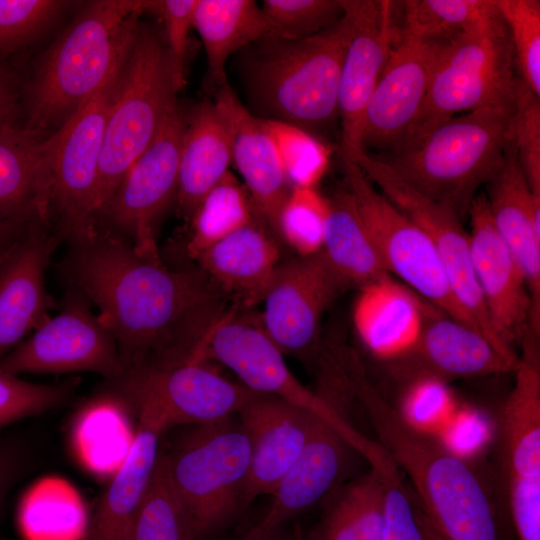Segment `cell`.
<instances>
[{
	"mask_svg": "<svg viewBox=\"0 0 540 540\" xmlns=\"http://www.w3.org/2000/svg\"><path fill=\"white\" fill-rule=\"evenodd\" d=\"M246 188L228 171L196 207L189 223L187 256L197 257L213 244L254 220Z\"/></svg>",
	"mask_w": 540,
	"mask_h": 540,
	"instance_id": "cell-36",
	"label": "cell"
},
{
	"mask_svg": "<svg viewBox=\"0 0 540 540\" xmlns=\"http://www.w3.org/2000/svg\"><path fill=\"white\" fill-rule=\"evenodd\" d=\"M351 28L338 89L340 156L352 161L362 152L366 106L399 32L398 1L340 0Z\"/></svg>",
	"mask_w": 540,
	"mask_h": 540,
	"instance_id": "cell-17",
	"label": "cell"
},
{
	"mask_svg": "<svg viewBox=\"0 0 540 540\" xmlns=\"http://www.w3.org/2000/svg\"><path fill=\"white\" fill-rule=\"evenodd\" d=\"M22 124V83L11 68L0 66V131Z\"/></svg>",
	"mask_w": 540,
	"mask_h": 540,
	"instance_id": "cell-48",
	"label": "cell"
},
{
	"mask_svg": "<svg viewBox=\"0 0 540 540\" xmlns=\"http://www.w3.org/2000/svg\"><path fill=\"white\" fill-rule=\"evenodd\" d=\"M27 465V453L23 447L12 441L0 442V508L3 500L20 478Z\"/></svg>",
	"mask_w": 540,
	"mask_h": 540,
	"instance_id": "cell-49",
	"label": "cell"
},
{
	"mask_svg": "<svg viewBox=\"0 0 540 540\" xmlns=\"http://www.w3.org/2000/svg\"><path fill=\"white\" fill-rule=\"evenodd\" d=\"M65 243L59 277L98 308L124 373L194 360L214 327L238 308L198 266L172 269L143 257L98 223Z\"/></svg>",
	"mask_w": 540,
	"mask_h": 540,
	"instance_id": "cell-1",
	"label": "cell"
},
{
	"mask_svg": "<svg viewBox=\"0 0 540 540\" xmlns=\"http://www.w3.org/2000/svg\"><path fill=\"white\" fill-rule=\"evenodd\" d=\"M316 540H383L381 480L375 469L336 493Z\"/></svg>",
	"mask_w": 540,
	"mask_h": 540,
	"instance_id": "cell-34",
	"label": "cell"
},
{
	"mask_svg": "<svg viewBox=\"0 0 540 540\" xmlns=\"http://www.w3.org/2000/svg\"><path fill=\"white\" fill-rule=\"evenodd\" d=\"M174 95L163 37L139 23L106 122L97 174L96 218L153 139Z\"/></svg>",
	"mask_w": 540,
	"mask_h": 540,
	"instance_id": "cell-7",
	"label": "cell"
},
{
	"mask_svg": "<svg viewBox=\"0 0 540 540\" xmlns=\"http://www.w3.org/2000/svg\"><path fill=\"white\" fill-rule=\"evenodd\" d=\"M69 4L60 0H0V66L40 37Z\"/></svg>",
	"mask_w": 540,
	"mask_h": 540,
	"instance_id": "cell-41",
	"label": "cell"
},
{
	"mask_svg": "<svg viewBox=\"0 0 540 540\" xmlns=\"http://www.w3.org/2000/svg\"><path fill=\"white\" fill-rule=\"evenodd\" d=\"M139 420L131 447L104 490L84 540H128L136 511L159 456V442L168 430L152 410L135 411Z\"/></svg>",
	"mask_w": 540,
	"mask_h": 540,
	"instance_id": "cell-28",
	"label": "cell"
},
{
	"mask_svg": "<svg viewBox=\"0 0 540 540\" xmlns=\"http://www.w3.org/2000/svg\"><path fill=\"white\" fill-rule=\"evenodd\" d=\"M399 29L411 36L449 42L500 16L496 0L398 1Z\"/></svg>",
	"mask_w": 540,
	"mask_h": 540,
	"instance_id": "cell-35",
	"label": "cell"
},
{
	"mask_svg": "<svg viewBox=\"0 0 540 540\" xmlns=\"http://www.w3.org/2000/svg\"><path fill=\"white\" fill-rule=\"evenodd\" d=\"M490 215L519 265L531 300V328L540 336V197L532 193L512 138L504 161L485 185Z\"/></svg>",
	"mask_w": 540,
	"mask_h": 540,
	"instance_id": "cell-23",
	"label": "cell"
},
{
	"mask_svg": "<svg viewBox=\"0 0 540 540\" xmlns=\"http://www.w3.org/2000/svg\"><path fill=\"white\" fill-rule=\"evenodd\" d=\"M59 243L52 228L36 226L0 264V360L50 318L45 274Z\"/></svg>",
	"mask_w": 540,
	"mask_h": 540,
	"instance_id": "cell-22",
	"label": "cell"
},
{
	"mask_svg": "<svg viewBox=\"0 0 540 540\" xmlns=\"http://www.w3.org/2000/svg\"><path fill=\"white\" fill-rule=\"evenodd\" d=\"M375 470L381 480L383 540H424L398 467L390 463Z\"/></svg>",
	"mask_w": 540,
	"mask_h": 540,
	"instance_id": "cell-46",
	"label": "cell"
},
{
	"mask_svg": "<svg viewBox=\"0 0 540 540\" xmlns=\"http://www.w3.org/2000/svg\"><path fill=\"white\" fill-rule=\"evenodd\" d=\"M434 309L387 275L359 288L352 320L365 348L378 360L390 363L412 351Z\"/></svg>",
	"mask_w": 540,
	"mask_h": 540,
	"instance_id": "cell-26",
	"label": "cell"
},
{
	"mask_svg": "<svg viewBox=\"0 0 540 540\" xmlns=\"http://www.w3.org/2000/svg\"><path fill=\"white\" fill-rule=\"evenodd\" d=\"M447 42L398 32L365 109L361 147L380 157L399 149L425 101Z\"/></svg>",
	"mask_w": 540,
	"mask_h": 540,
	"instance_id": "cell-16",
	"label": "cell"
},
{
	"mask_svg": "<svg viewBox=\"0 0 540 540\" xmlns=\"http://www.w3.org/2000/svg\"><path fill=\"white\" fill-rule=\"evenodd\" d=\"M351 162L429 237L467 324L503 353L517 357V352L500 341L490 324L472 266L469 233L462 225V218L410 186L378 158L362 151Z\"/></svg>",
	"mask_w": 540,
	"mask_h": 540,
	"instance_id": "cell-12",
	"label": "cell"
},
{
	"mask_svg": "<svg viewBox=\"0 0 540 540\" xmlns=\"http://www.w3.org/2000/svg\"><path fill=\"white\" fill-rule=\"evenodd\" d=\"M35 225L25 222L0 223V256L24 238Z\"/></svg>",
	"mask_w": 540,
	"mask_h": 540,
	"instance_id": "cell-50",
	"label": "cell"
},
{
	"mask_svg": "<svg viewBox=\"0 0 540 540\" xmlns=\"http://www.w3.org/2000/svg\"><path fill=\"white\" fill-rule=\"evenodd\" d=\"M513 140L532 193L540 197V98L526 86L514 110Z\"/></svg>",
	"mask_w": 540,
	"mask_h": 540,
	"instance_id": "cell-47",
	"label": "cell"
},
{
	"mask_svg": "<svg viewBox=\"0 0 540 540\" xmlns=\"http://www.w3.org/2000/svg\"><path fill=\"white\" fill-rule=\"evenodd\" d=\"M468 216L475 278L490 324L509 349L516 351L532 333L531 300L525 277L493 223L485 193L474 198Z\"/></svg>",
	"mask_w": 540,
	"mask_h": 540,
	"instance_id": "cell-19",
	"label": "cell"
},
{
	"mask_svg": "<svg viewBox=\"0 0 540 540\" xmlns=\"http://www.w3.org/2000/svg\"><path fill=\"white\" fill-rule=\"evenodd\" d=\"M274 239L254 220L202 252L201 268L238 307L263 301L279 266Z\"/></svg>",
	"mask_w": 540,
	"mask_h": 540,
	"instance_id": "cell-30",
	"label": "cell"
},
{
	"mask_svg": "<svg viewBox=\"0 0 540 540\" xmlns=\"http://www.w3.org/2000/svg\"><path fill=\"white\" fill-rule=\"evenodd\" d=\"M342 433L321 419L298 459L271 494L270 507L245 538L271 534L337 488L352 452ZM357 453V452H356Z\"/></svg>",
	"mask_w": 540,
	"mask_h": 540,
	"instance_id": "cell-24",
	"label": "cell"
},
{
	"mask_svg": "<svg viewBox=\"0 0 540 540\" xmlns=\"http://www.w3.org/2000/svg\"><path fill=\"white\" fill-rule=\"evenodd\" d=\"M232 130V161L246 184L254 212L277 233L280 211L291 191L275 146L261 118L253 116L230 86L214 92Z\"/></svg>",
	"mask_w": 540,
	"mask_h": 540,
	"instance_id": "cell-27",
	"label": "cell"
},
{
	"mask_svg": "<svg viewBox=\"0 0 540 540\" xmlns=\"http://www.w3.org/2000/svg\"><path fill=\"white\" fill-rule=\"evenodd\" d=\"M237 309L214 327L195 360L217 361L233 371L248 389L317 414L345 431L350 423L339 410L326 397L304 386L261 325L238 318Z\"/></svg>",
	"mask_w": 540,
	"mask_h": 540,
	"instance_id": "cell-15",
	"label": "cell"
},
{
	"mask_svg": "<svg viewBox=\"0 0 540 540\" xmlns=\"http://www.w3.org/2000/svg\"><path fill=\"white\" fill-rule=\"evenodd\" d=\"M347 289L321 251L279 265L262 301L261 327L283 354L307 356L324 312Z\"/></svg>",
	"mask_w": 540,
	"mask_h": 540,
	"instance_id": "cell-18",
	"label": "cell"
},
{
	"mask_svg": "<svg viewBox=\"0 0 540 540\" xmlns=\"http://www.w3.org/2000/svg\"><path fill=\"white\" fill-rule=\"evenodd\" d=\"M290 187L315 188L327 164V149L306 130L280 120L261 118Z\"/></svg>",
	"mask_w": 540,
	"mask_h": 540,
	"instance_id": "cell-39",
	"label": "cell"
},
{
	"mask_svg": "<svg viewBox=\"0 0 540 540\" xmlns=\"http://www.w3.org/2000/svg\"><path fill=\"white\" fill-rule=\"evenodd\" d=\"M327 214V199L315 188L292 187L280 211L277 234L299 257L321 251Z\"/></svg>",
	"mask_w": 540,
	"mask_h": 540,
	"instance_id": "cell-40",
	"label": "cell"
},
{
	"mask_svg": "<svg viewBox=\"0 0 540 540\" xmlns=\"http://www.w3.org/2000/svg\"><path fill=\"white\" fill-rule=\"evenodd\" d=\"M127 403L109 386L81 410L77 428L74 429V445L81 460L94 471L113 470L107 454L114 464L122 463L115 454L125 458L116 445L129 451L135 430L130 429L127 418L121 414L128 409Z\"/></svg>",
	"mask_w": 540,
	"mask_h": 540,
	"instance_id": "cell-33",
	"label": "cell"
},
{
	"mask_svg": "<svg viewBox=\"0 0 540 540\" xmlns=\"http://www.w3.org/2000/svg\"><path fill=\"white\" fill-rule=\"evenodd\" d=\"M13 246H14V245H13ZM13 246H12V247H13ZM12 247H11V248H12ZM11 248H10V249H11ZM10 249L7 250L5 253H3V254L0 256V264L4 261V259L6 258L7 254L9 253Z\"/></svg>",
	"mask_w": 540,
	"mask_h": 540,
	"instance_id": "cell-53",
	"label": "cell"
},
{
	"mask_svg": "<svg viewBox=\"0 0 540 540\" xmlns=\"http://www.w3.org/2000/svg\"><path fill=\"white\" fill-rule=\"evenodd\" d=\"M327 199L321 252L348 288L390 275L358 213L350 190H336Z\"/></svg>",
	"mask_w": 540,
	"mask_h": 540,
	"instance_id": "cell-32",
	"label": "cell"
},
{
	"mask_svg": "<svg viewBox=\"0 0 540 540\" xmlns=\"http://www.w3.org/2000/svg\"><path fill=\"white\" fill-rule=\"evenodd\" d=\"M208 361L183 363L124 373L106 381L129 408L147 407L167 429L176 425H206L238 415L261 395L214 371Z\"/></svg>",
	"mask_w": 540,
	"mask_h": 540,
	"instance_id": "cell-14",
	"label": "cell"
},
{
	"mask_svg": "<svg viewBox=\"0 0 540 540\" xmlns=\"http://www.w3.org/2000/svg\"><path fill=\"white\" fill-rule=\"evenodd\" d=\"M51 134L22 125L0 131V223L52 228Z\"/></svg>",
	"mask_w": 540,
	"mask_h": 540,
	"instance_id": "cell-25",
	"label": "cell"
},
{
	"mask_svg": "<svg viewBox=\"0 0 540 540\" xmlns=\"http://www.w3.org/2000/svg\"><path fill=\"white\" fill-rule=\"evenodd\" d=\"M0 370L62 374L93 372L106 381L124 374L116 341L78 289L66 286L61 310L0 360Z\"/></svg>",
	"mask_w": 540,
	"mask_h": 540,
	"instance_id": "cell-13",
	"label": "cell"
},
{
	"mask_svg": "<svg viewBox=\"0 0 540 540\" xmlns=\"http://www.w3.org/2000/svg\"><path fill=\"white\" fill-rule=\"evenodd\" d=\"M343 388L363 406L378 443L417 491L419 509L446 540H499L488 489L463 458L412 425L370 382L350 349L339 359Z\"/></svg>",
	"mask_w": 540,
	"mask_h": 540,
	"instance_id": "cell-2",
	"label": "cell"
},
{
	"mask_svg": "<svg viewBox=\"0 0 540 540\" xmlns=\"http://www.w3.org/2000/svg\"><path fill=\"white\" fill-rule=\"evenodd\" d=\"M18 521L25 540H84L88 528L76 496H43L38 486L22 500Z\"/></svg>",
	"mask_w": 540,
	"mask_h": 540,
	"instance_id": "cell-38",
	"label": "cell"
},
{
	"mask_svg": "<svg viewBox=\"0 0 540 540\" xmlns=\"http://www.w3.org/2000/svg\"><path fill=\"white\" fill-rule=\"evenodd\" d=\"M129 50L89 101L51 134L52 230L61 242L96 224L97 174L104 132Z\"/></svg>",
	"mask_w": 540,
	"mask_h": 540,
	"instance_id": "cell-9",
	"label": "cell"
},
{
	"mask_svg": "<svg viewBox=\"0 0 540 540\" xmlns=\"http://www.w3.org/2000/svg\"><path fill=\"white\" fill-rule=\"evenodd\" d=\"M192 22L205 48L207 79L214 92L227 84L229 57L270 33L262 8L252 0H196Z\"/></svg>",
	"mask_w": 540,
	"mask_h": 540,
	"instance_id": "cell-31",
	"label": "cell"
},
{
	"mask_svg": "<svg viewBox=\"0 0 540 540\" xmlns=\"http://www.w3.org/2000/svg\"><path fill=\"white\" fill-rule=\"evenodd\" d=\"M78 383L73 378L64 383L38 384L0 370V427L63 405Z\"/></svg>",
	"mask_w": 540,
	"mask_h": 540,
	"instance_id": "cell-44",
	"label": "cell"
},
{
	"mask_svg": "<svg viewBox=\"0 0 540 540\" xmlns=\"http://www.w3.org/2000/svg\"><path fill=\"white\" fill-rule=\"evenodd\" d=\"M416 516L420 525L424 540H446L429 522L419 507L415 505Z\"/></svg>",
	"mask_w": 540,
	"mask_h": 540,
	"instance_id": "cell-51",
	"label": "cell"
},
{
	"mask_svg": "<svg viewBox=\"0 0 540 540\" xmlns=\"http://www.w3.org/2000/svg\"><path fill=\"white\" fill-rule=\"evenodd\" d=\"M524 86L500 15L446 43L423 106L393 153L411 147L456 115L482 109H514Z\"/></svg>",
	"mask_w": 540,
	"mask_h": 540,
	"instance_id": "cell-6",
	"label": "cell"
},
{
	"mask_svg": "<svg viewBox=\"0 0 540 540\" xmlns=\"http://www.w3.org/2000/svg\"><path fill=\"white\" fill-rule=\"evenodd\" d=\"M496 2L509 33L521 80L540 98V1Z\"/></svg>",
	"mask_w": 540,
	"mask_h": 540,
	"instance_id": "cell-42",
	"label": "cell"
},
{
	"mask_svg": "<svg viewBox=\"0 0 540 540\" xmlns=\"http://www.w3.org/2000/svg\"><path fill=\"white\" fill-rule=\"evenodd\" d=\"M250 455L249 436L233 417L193 426L164 453L169 479L198 538L242 505Z\"/></svg>",
	"mask_w": 540,
	"mask_h": 540,
	"instance_id": "cell-8",
	"label": "cell"
},
{
	"mask_svg": "<svg viewBox=\"0 0 540 540\" xmlns=\"http://www.w3.org/2000/svg\"><path fill=\"white\" fill-rule=\"evenodd\" d=\"M184 120L175 202L188 222L201 200L229 171L232 130L215 100L199 103Z\"/></svg>",
	"mask_w": 540,
	"mask_h": 540,
	"instance_id": "cell-29",
	"label": "cell"
},
{
	"mask_svg": "<svg viewBox=\"0 0 540 540\" xmlns=\"http://www.w3.org/2000/svg\"><path fill=\"white\" fill-rule=\"evenodd\" d=\"M321 419L317 414L265 394L240 410L238 420L251 444L242 505L273 493Z\"/></svg>",
	"mask_w": 540,
	"mask_h": 540,
	"instance_id": "cell-21",
	"label": "cell"
},
{
	"mask_svg": "<svg viewBox=\"0 0 540 540\" xmlns=\"http://www.w3.org/2000/svg\"><path fill=\"white\" fill-rule=\"evenodd\" d=\"M243 540H304L300 532H295L292 534H281L279 531H275L271 534L256 537V538H243Z\"/></svg>",
	"mask_w": 540,
	"mask_h": 540,
	"instance_id": "cell-52",
	"label": "cell"
},
{
	"mask_svg": "<svg viewBox=\"0 0 540 540\" xmlns=\"http://www.w3.org/2000/svg\"><path fill=\"white\" fill-rule=\"evenodd\" d=\"M190 518L169 479L164 453H159L128 540H197Z\"/></svg>",
	"mask_w": 540,
	"mask_h": 540,
	"instance_id": "cell-37",
	"label": "cell"
},
{
	"mask_svg": "<svg viewBox=\"0 0 540 540\" xmlns=\"http://www.w3.org/2000/svg\"><path fill=\"white\" fill-rule=\"evenodd\" d=\"M514 109H482L438 124L411 147L376 157L462 219L478 189L501 167L513 138Z\"/></svg>",
	"mask_w": 540,
	"mask_h": 540,
	"instance_id": "cell-5",
	"label": "cell"
},
{
	"mask_svg": "<svg viewBox=\"0 0 540 540\" xmlns=\"http://www.w3.org/2000/svg\"><path fill=\"white\" fill-rule=\"evenodd\" d=\"M267 39L301 40L334 25L343 16L340 0H264Z\"/></svg>",
	"mask_w": 540,
	"mask_h": 540,
	"instance_id": "cell-43",
	"label": "cell"
},
{
	"mask_svg": "<svg viewBox=\"0 0 540 540\" xmlns=\"http://www.w3.org/2000/svg\"><path fill=\"white\" fill-rule=\"evenodd\" d=\"M185 120L174 95L145 150L129 167L96 222L131 243L143 257L161 260L157 223L175 201Z\"/></svg>",
	"mask_w": 540,
	"mask_h": 540,
	"instance_id": "cell-10",
	"label": "cell"
},
{
	"mask_svg": "<svg viewBox=\"0 0 540 540\" xmlns=\"http://www.w3.org/2000/svg\"><path fill=\"white\" fill-rule=\"evenodd\" d=\"M196 0H145L144 12L157 16L163 24L166 50L173 90L177 93L185 84L186 56L193 10Z\"/></svg>",
	"mask_w": 540,
	"mask_h": 540,
	"instance_id": "cell-45",
	"label": "cell"
},
{
	"mask_svg": "<svg viewBox=\"0 0 540 540\" xmlns=\"http://www.w3.org/2000/svg\"><path fill=\"white\" fill-rule=\"evenodd\" d=\"M518 358L503 353L481 332L436 308L412 351L386 365L391 376L405 385L422 378L447 383L513 372Z\"/></svg>",
	"mask_w": 540,
	"mask_h": 540,
	"instance_id": "cell-20",
	"label": "cell"
},
{
	"mask_svg": "<svg viewBox=\"0 0 540 540\" xmlns=\"http://www.w3.org/2000/svg\"><path fill=\"white\" fill-rule=\"evenodd\" d=\"M341 159L347 187L387 272L437 309L467 324L429 237L373 185L358 165Z\"/></svg>",
	"mask_w": 540,
	"mask_h": 540,
	"instance_id": "cell-11",
	"label": "cell"
},
{
	"mask_svg": "<svg viewBox=\"0 0 540 540\" xmlns=\"http://www.w3.org/2000/svg\"><path fill=\"white\" fill-rule=\"evenodd\" d=\"M143 12V0L85 3L22 84L23 126L49 135L73 117L130 49Z\"/></svg>",
	"mask_w": 540,
	"mask_h": 540,
	"instance_id": "cell-3",
	"label": "cell"
},
{
	"mask_svg": "<svg viewBox=\"0 0 540 540\" xmlns=\"http://www.w3.org/2000/svg\"><path fill=\"white\" fill-rule=\"evenodd\" d=\"M351 37L343 13L334 25L308 38L257 41L243 68L253 101L269 119L312 135L327 130L338 119L339 81Z\"/></svg>",
	"mask_w": 540,
	"mask_h": 540,
	"instance_id": "cell-4",
	"label": "cell"
}]
</instances>
